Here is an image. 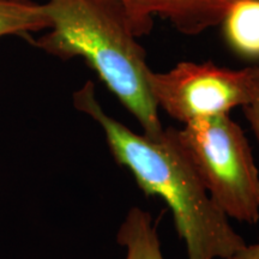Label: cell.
<instances>
[{
  "mask_svg": "<svg viewBox=\"0 0 259 259\" xmlns=\"http://www.w3.org/2000/svg\"><path fill=\"white\" fill-rule=\"evenodd\" d=\"M73 105L100 125L114 160L132 174L139 189L167 203L187 258L227 259L245 247L242 236L204 189L177 128H164L158 137L132 131L107 114L92 80L73 94Z\"/></svg>",
  "mask_w": 259,
  "mask_h": 259,
  "instance_id": "obj_1",
  "label": "cell"
},
{
  "mask_svg": "<svg viewBox=\"0 0 259 259\" xmlns=\"http://www.w3.org/2000/svg\"><path fill=\"white\" fill-rule=\"evenodd\" d=\"M50 31L28 38L35 47L67 60L87 61L105 85L134 115L149 137L164 127L148 76L147 54L137 42L124 11L114 0H48L44 4Z\"/></svg>",
  "mask_w": 259,
  "mask_h": 259,
  "instance_id": "obj_2",
  "label": "cell"
},
{
  "mask_svg": "<svg viewBox=\"0 0 259 259\" xmlns=\"http://www.w3.org/2000/svg\"><path fill=\"white\" fill-rule=\"evenodd\" d=\"M204 189L228 219L259 221V171L242 128L231 116L200 119L177 128Z\"/></svg>",
  "mask_w": 259,
  "mask_h": 259,
  "instance_id": "obj_3",
  "label": "cell"
},
{
  "mask_svg": "<svg viewBox=\"0 0 259 259\" xmlns=\"http://www.w3.org/2000/svg\"><path fill=\"white\" fill-rule=\"evenodd\" d=\"M148 82L158 108L184 125L228 115L251 101L257 85L247 67L232 70L212 61H181L167 72L151 70Z\"/></svg>",
  "mask_w": 259,
  "mask_h": 259,
  "instance_id": "obj_4",
  "label": "cell"
},
{
  "mask_svg": "<svg viewBox=\"0 0 259 259\" xmlns=\"http://www.w3.org/2000/svg\"><path fill=\"white\" fill-rule=\"evenodd\" d=\"M136 37L150 32L154 18L166 19L181 34L196 36L221 24L235 0H114Z\"/></svg>",
  "mask_w": 259,
  "mask_h": 259,
  "instance_id": "obj_5",
  "label": "cell"
},
{
  "mask_svg": "<svg viewBox=\"0 0 259 259\" xmlns=\"http://www.w3.org/2000/svg\"><path fill=\"white\" fill-rule=\"evenodd\" d=\"M227 44L244 58H259V0H235L222 22Z\"/></svg>",
  "mask_w": 259,
  "mask_h": 259,
  "instance_id": "obj_6",
  "label": "cell"
},
{
  "mask_svg": "<svg viewBox=\"0 0 259 259\" xmlns=\"http://www.w3.org/2000/svg\"><path fill=\"white\" fill-rule=\"evenodd\" d=\"M116 242L125 248V259H164L157 227L150 212L134 206L116 233Z\"/></svg>",
  "mask_w": 259,
  "mask_h": 259,
  "instance_id": "obj_7",
  "label": "cell"
},
{
  "mask_svg": "<svg viewBox=\"0 0 259 259\" xmlns=\"http://www.w3.org/2000/svg\"><path fill=\"white\" fill-rule=\"evenodd\" d=\"M50 28L44 4L31 0H0V37H30L31 32Z\"/></svg>",
  "mask_w": 259,
  "mask_h": 259,
  "instance_id": "obj_8",
  "label": "cell"
},
{
  "mask_svg": "<svg viewBox=\"0 0 259 259\" xmlns=\"http://www.w3.org/2000/svg\"><path fill=\"white\" fill-rule=\"evenodd\" d=\"M244 109L245 116L247 119L248 124H250L251 128L253 130L255 137L259 143V84L257 83L254 89L253 97L251 99V101L242 107Z\"/></svg>",
  "mask_w": 259,
  "mask_h": 259,
  "instance_id": "obj_9",
  "label": "cell"
},
{
  "mask_svg": "<svg viewBox=\"0 0 259 259\" xmlns=\"http://www.w3.org/2000/svg\"><path fill=\"white\" fill-rule=\"evenodd\" d=\"M227 259H259V242L253 245L246 244L245 247Z\"/></svg>",
  "mask_w": 259,
  "mask_h": 259,
  "instance_id": "obj_10",
  "label": "cell"
},
{
  "mask_svg": "<svg viewBox=\"0 0 259 259\" xmlns=\"http://www.w3.org/2000/svg\"><path fill=\"white\" fill-rule=\"evenodd\" d=\"M248 72H250L252 79L254 80L255 83L259 84V65L258 66H251V67H247Z\"/></svg>",
  "mask_w": 259,
  "mask_h": 259,
  "instance_id": "obj_11",
  "label": "cell"
}]
</instances>
